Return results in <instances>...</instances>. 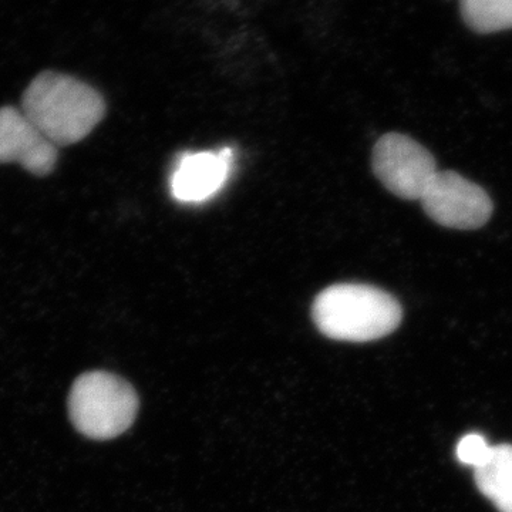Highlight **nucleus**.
<instances>
[{
  "label": "nucleus",
  "mask_w": 512,
  "mask_h": 512,
  "mask_svg": "<svg viewBox=\"0 0 512 512\" xmlns=\"http://www.w3.org/2000/svg\"><path fill=\"white\" fill-rule=\"evenodd\" d=\"M22 111L56 147L80 143L106 114L103 96L90 84L56 72H43L22 97Z\"/></svg>",
  "instance_id": "f257e3e1"
},
{
  "label": "nucleus",
  "mask_w": 512,
  "mask_h": 512,
  "mask_svg": "<svg viewBox=\"0 0 512 512\" xmlns=\"http://www.w3.org/2000/svg\"><path fill=\"white\" fill-rule=\"evenodd\" d=\"M312 318L326 338L365 343L399 328L403 311L390 293L375 286L336 284L316 296Z\"/></svg>",
  "instance_id": "f03ea898"
},
{
  "label": "nucleus",
  "mask_w": 512,
  "mask_h": 512,
  "mask_svg": "<svg viewBox=\"0 0 512 512\" xmlns=\"http://www.w3.org/2000/svg\"><path fill=\"white\" fill-rule=\"evenodd\" d=\"M137 412L136 390L113 373H84L70 392V419L89 439L111 440L120 436L130 429Z\"/></svg>",
  "instance_id": "7ed1b4c3"
},
{
  "label": "nucleus",
  "mask_w": 512,
  "mask_h": 512,
  "mask_svg": "<svg viewBox=\"0 0 512 512\" xmlns=\"http://www.w3.org/2000/svg\"><path fill=\"white\" fill-rule=\"evenodd\" d=\"M373 171L396 197L421 200L436 174V160L413 138L403 134H386L373 150Z\"/></svg>",
  "instance_id": "20e7f679"
},
{
  "label": "nucleus",
  "mask_w": 512,
  "mask_h": 512,
  "mask_svg": "<svg viewBox=\"0 0 512 512\" xmlns=\"http://www.w3.org/2000/svg\"><path fill=\"white\" fill-rule=\"evenodd\" d=\"M420 201L431 220L446 228H481L493 214L487 192L453 171H439Z\"/></svg>",
  "instance_id": "39448f33"
},
{
  "label": "nucleus",
  "mask_w": 512,
  "mask_h": 512,
  "mask_svg": "<svg viewBox=\"0 0 512 512\" xmlns=\"http://www.w3.org/2000/svg\"><path fill=\"white\" fill-rule=\"evenodd\" d=\"M16 107L0 109V164H19L36 177L55 171L59 150Z\"/></svg>",
  "instance_id": "423d86ee"
},
{
  "label": "nucleus",
  "mask_w": 512,
  "mask_h": 512,
  "mask_svg": "<svg viewBox=\"0 0 512 512\" xmlns=\"http://www.w3.org/2000/svg\"><path fill=\"white\" fill-rule=\"evenodd\" d=\"M234 164L231 148L218 153H188L181 156L171 175V194L185 204L211 200L227 184Z\"/></svg>",
  "instance_id": "0eeeda50"
},
{
  "label": "nucleus",
  "mask_w": 512,
  "mask_h": 512,
  "mask_svg": "<svg viewBox=\"0 0 512 512\" xmlns=\"http://www.w3.org/2000/svg\"><path fill=\"white\" fill-rule=\"evenodd\" d=\"M480 493L500 512H512V444L493 446L487 463L474 470Z\"/></svg>",
  "instance_id": "6e6552de"
},
{
  "label": "nucleus",
  "mask_w": 512,
  "mask_h": 512,
  "mask_svg": "<svg viewBox=\"0 0 512 512\" xmlns=\"http://www.w3.org/2000/svg\"><path fill=\"white\" fill-rule=\"evenodd\" d=\"M461 13L474 32L512 29V0H461Z\"/></svg>",
  "instance_id": "1a4fd4ad"
},
{
  "label": "nucleus",
  "mask_w": 512,
  "mask_h": 512,
  "mask_svg": "<svg viewBox=\"0 0 512 512\" xmlns=\"http://www.w3.org/2000/svg\"><path fill=\"white\" fill-rule=\"evenodd\" d=\"M491 451H493V446L488 444L484 436L478 433H470L458 441L456 456L461 464L473 467L476 470V468L487 463Z\"/></svg>",
  "instance_id": "9d476101"
}]
</instances>
